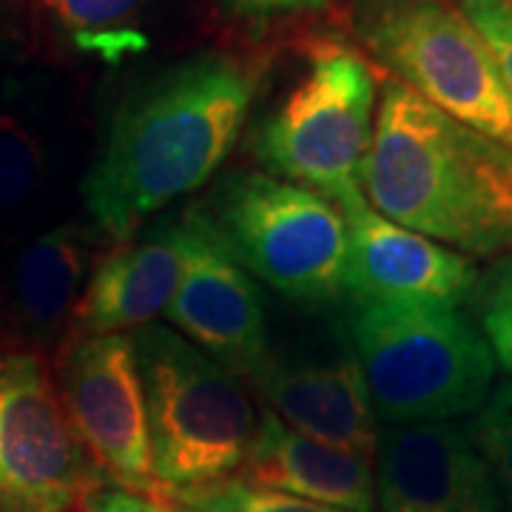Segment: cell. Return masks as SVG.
Returning a JSON list of instances; mask_svg holds the SVG:
<instances>
[{
  "instance_id": "6",
  "label": "cell",
  "mask_w": 512,
  "mask_h": 512,
  "mask_svg": "<svg viewBox=\"0 0 512 512\" xmlns=\"http://www.w3.org/2000/svg\"><path fill=\"white\" fill-rule=\"evenodd\" d=\"M350 26L427 103L512 148V100L490 46L447 0H356Z\"/></svg>"
},
{
  "instance_id": "3",
  "label": "cell",
  "mask_w": 512,
  "mask_h": 512,
  "mask_svg": "<svg viewBox=\"0 0 512 512\" xmlns=\"http://www.w3.org/2000/svg\"><path fill=\"white\" fill-rule=\"evenodd\" d=\"M350 333L373 413L393 427L481 410L495 353L450 302H353Z\"/></svg>"
},
{
  "instance_id": "21",
  "label": "cell",
  "mask_w": 512,
  "mask_h": 512,
  "mask_svg": "<svg viewBox=\"0 0 512 512\" xmlns=\"http://www.w3.org/2000/svg\"><path fill=\"white\" fill-rule=\"evenodd\" d=\"M478 319L495 353V362L512 373V251L498 256L484 276H478Z\"/></svg>"
},
{
  "instance_id": "20",
  "label": "cell",
  "mask_w": 512,
  "mask_h": 512,
  "mask_svg": "<svg viewBox=\"0 0 512 512\" xmlns=\"http://www.w3.org/2000/svg\"><path fill=\"white\" fill-rule=\"evenodd\" d=\"M43 171V151L32 128L15 114H0V217L29 197Z\"/></svg>"
},
{
  "instance_id": "19",
  "label": "cell",
  "mask_w": 512,
  "mask_h": 512,
  "mask_svg": "<svg viewBox=\"0 0 512 512\" xmlns=\"http://www.w3.org/2000/svg\"><path fill=\"white\" fill-rule=\"evenodd\" d=\"M177 507H185L183 512H342L308 498L256 487L239 478H225L220 484L183 495Z\"/></svg>"
},
{
  "instance_id": "11",
  "label": "cell",
  "mask_w": 512,
  "mask_h": 512,
  "mask_svg": "<svg viewBox=\"0 0 512 512\" xmlns=\"http://www.w3.org/2000/svg\"><path fill=\"white\" fill-rule=\"evenodd\" d=\"M348 225L345 291L353 302H450L476 291L478 271L467 256L382 217L362 188L342 194Z\"/></svg>"
},
{
  "instance_id": "13",
  "label": "cell",
  "mask_w": 512,
  "mask_h": 512,
  "mask_svg": "<svg viewBox=\"0 0 512 512\" xmlns=\"http://www.w3.org/2000/svg\"><path fill=\"white\" fill-rule=\"evenodd\" d=\"M180 217H160L120 239L94 265L72 313L66 339L109 336L151 325L168 308L180 282Z\"/></svg>"
},
{
  "instance_id": "15",
  "label": "cell",
  "mask_w": 512,
  "mask_h": 512,
  "mask_svg": "<svg viewBox=\"0 0 512 512\" xmlns=\"http://www.w3.org/2000/svg\"><path fill=\"white\" fill-rule=\"evenodd\" d=\"M234 478L342 512H373L376 504L373 461L299 436L271 410L256 424L248 456Z\"/></svg>"
},
{
  "instance_id": "4",
  "label": "cell",
  "mask_w": 512,
  "mask_h": 512,
  "mask_svg": "<svg viewBox=\"0 0 512 512\" xmlns=\"http://www.w3.org/2000/svg\"><path fill=\"white\" fill-rule=\"evenodd\" d=\"M143 379L151 467L168 504L237 476L256 419L237 376L177 330L146 325L134 333Z\"/></svg>"
},
{
  "instance_id": "14",
  "label": "cell",
  "mask_w": 512,
  "mask_h": 512,
  "mask_svg": "<svg viewBox=\"0 0 512 512\" xmlns=\"http://www.w3.org/2000/svg\"><path fill=\"white\" fill-rule=\"evenodd\" d=\"M268 410L293 433L376 458L379 427L356 356L336 362H268L254 379Z\"/></svg>"
},
{
  "instance_id": "8",
  "label": "cell",
  "mask_w": 512,
  "mask_h": 512,
  "mask_svg": "<svg viewBox=\"0 0 512 512\" xmlns=\"http://www.w3.org/2000/svg\"><path fill=\"white\" fill-rule=\"evenodd\" d=\"M100 481L46 362L12 353L0 365V512H74Z\"/></svg>"
},
{
  "instance_id": "24",
  "label": "cell",
  "mask_w": 512,
  "mask_h": 512,
  "mask_svg": "<svg viewBox=\"0 0 512 512\" xmlns=\"http://www.w3.org/2000/svg\"><path fill=\"white\" fill-rule=\"evenodd\" d=\"M86 512H168L157 504H151L143 495L126 493V490H94L86 504Z\"/></svg>"
},
{
  "instance_id": "17",
  "label": "cell",
  "mask_w": 512,
  "mask_h": 512,
  "mask_svg": "<svg viewBox=\"0 0 512 512\" xmlns=\"http://www.w3.org/2000/svg\"><path fill=\"white\" fill-rule=\"evenodd\" d=\"M60 32L72 37L80 52L103 57L109 63L123 60L146 46L137 29V12L143 0H40Z\"/></svg>"
},
{
  "instance_id": "22",
  "label": "cell",
  "mask_w": 512,
  "mask_h": 512,
  "mask_svg": "<svg viewBox=\"0 0 512 512\" xmlns=\"http://www.w3.org/2000/svg\"><path fill=\"white\" fill-rule=\"evenodd\" d=\"M458 9L490 46L512 100V0H458Z\"/></svg>"
},
{
  "instance_id": "9",
  "label": "cell",
  "mask_w": 512,
  "mask_h": 512,
  "mask_svg": "<svg viewBox=\"0 0 512 512\" xmlns=\"http://www.w3.org/2000/svg\"><path fill=\"white\" fill-rule=\"evenodd\" d=\"M57 396L94 467L117 490L143 495L168 510L151 467L143 379L134 336L109 333L66 339L55 367Z\"/></svg>"
},
{
  "instance_id": "12",
  "label": "cell",
  "mask_w": 512,
  "mask_h": 512,
  "mask_svg": "<svg viewBox=\"0 0 512 512\" xmlns=\"http://www.w3.org/2000/svg\"><path fill=\"white\" fill-rule=\"evenodd\" d=\"M376 504L379 512H504L470 433L450 421L379 433Z\"/></svg>"
},
{
  "instance_id": "1",
  "label": "cell",
  "mask_w": 512,
  "mask_h": 512,
  "mask_svg": "<svg viewBox=\"0 0 512 512\" xmlns=\"http://www.w3.org/2000/svg\"><path fill=\"white\" fill-rule=\"evenodd\" d=\"M254 97V66L222 52L185 57L134 89L80 183L94 222L120 242L208 183L237 146Z\"/></svg>"
},
{
  "instance_id": "23",
  "label": "cell",
  "mask_w": 512,
  "mask_h": 512,
  "mask_svg": "<svg viewBox=\"0 0 512 512\" xmlns=\"http://www.w3.org/2000/svg\"><path fill=\"white\" fill-rule=\"evenodd\" d=\"M220 3L228 12H234L237 18L274 20L305 15V12H319L333 0H220Z\"/></svg>"
},
{
  "instance_id": "5",
  "label": "cell",
  "mask_w": 512,
  "mask_h": 512,
  "mask_svg": "<svg viewBox=\"0 0 512 512\" xmlns=\"http://www.w3.org/2000/svg\"><path fill=\"white\" fill-rule=\"evenodd\" d=\"M373 111V66L339 43H319L251 131V154L265 174L336 202L359 188L376 128Z\"/></svg>"
},
{
  "instance_id": "2",
  "label": "cell",
  "mask_w": 512,
  "mask_h": 512,
  "mask_svg": "<svg viewBox=\"0 0 512 512\" xmlns=\"http://www.w3.org/2000/svg\"><path fill=\"white\" fill-rule=\"evenodd\" d=\"M359 188L396 225L456 251H512V148L464 126L396 77L382 83Z\"/></svg>"
},
{
  "instance_id": "16",
  "label": "cell",
  "mask_w": 512,
  "mask_h": 512,
  "mask_svg": "<svg viewBox=\"0 0 512 512\" xmlns=\"http://www.w3.org/2000/svg\"><path fill=\"white\" fill-rule=\"evenodd\" d=\"M89 259V237L74 225H57L37 237L12 271V308L20 328L35 339H52L72 322Z\"/></svg>"
},
{
  "instance_id": "7",
  "label": "cell",
  "mask_w": 512,
  "mask_h": 512,
  "mask_svg": "<svg viewBox=\"0 0 512 512\" xmlns=\"http://www.w3.org/2000/svg\"><path fill=\"white\" fill-rule=\"evenodd\" d=\"M248 274L302 302L345 291L348 225L336 202L265 171H234L205 208Z\"/></svg>"
},
{
  "instance_id": "10",
  "label": "cell",
  "mask_w": 512,
  "mask_h": 512,
  "mask_svg": "<svg viewBox=\"0 0 512 512\" xmlns=\"http://www.w3.org/2000/svg\"><path fill=\"white\" fill-rule=\"evenodd\" d=\"M180 282L165 319L234 376L254 382L271 362L259 288L217 234L202 205L180 217Z\"/></svg>"
},
{
  "instance_id": "25",
  "label": "cell",
  "mask_w": 512,
  "mask_h": 512,
  "mask_svg": "<svg viewBox=\"0 0 512 512\" xmlns=\"http://www.w3.org/2000/svg\"><path fill=\"white\" fill-rule=\"evenodd\" d=\"M12 353H6V319H3V313H0V365L9 359Z\"/></svg>"
},
{
  "instance_id": "18",
  "label": "cell",
  "mask_w": 512,
  "mask_h": 512,
  "mask_svg": "<svg viewBox=\"0 0 512 512\" xmlns=\"http://www.w3.org/2000/svg\"><path fill=\"white\" fill-rule=\"evenodd\" d=\"M467 433L493 476L504 512H512V382L487 396Z\"/></svg>"
}]
</instances>
